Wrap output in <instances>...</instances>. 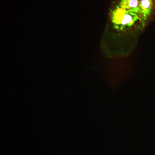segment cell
Listing matches in <instances>:
<instances>
[{"mask_svg":"<svg viewBox=\"0 0 155 155\" xmlns=\"http://www.w3.org/2000/svg\"><path fill=\"white\" fill-rule=\"evenodd\" d=\"M110 16L113 28L120 33L130 34L144 30L137 14L119 6L111 10Z\"/></svg>","mask_w":155,"mask_h":155,"instance_id":"cell-1","label":"cell"},{"mask_svg":"<svg viewBox=\"0 0 155 155\" xmlns=\"http://www.w3.org/2000/svg\"><path fill=\"white\" fill-rule=\"evenodd\" d=\"M138 16L144 29L155 19V0H140Z\"/></svg>","mask_w":155,"mask_h":155,"instance_id":"cell-2","label":"cell"},{"mask_svg":"<svg viewBox=\"0 0 155 155\" xmlns=\"http://www.w3.org/2000/svg\"><path fill=\"white\" fill-rule=\"evenodd\" d=\"M139 3L140 0H119L117 5L122 8L138 15Z\"/></svg>","mask_w":155,"mask_h":155,"instance_id":"cell-3","label":"cell"}]
</instances>
